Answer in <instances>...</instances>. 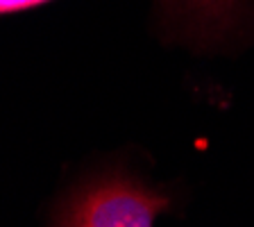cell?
<instances>
[{
	"mask_svg": "<svg viewBox=\"0 0 254 227\" xmlns=\"http://www.w3.org/2000/svg\"><path fill=\"white\" fill-rule=\"evenodd\" d=\"M170 205L168 196L125 173L84 182L57 207L50 227H152Z\"/></svg>",
	"mask_w": 254,
	"mask_h": 227,
	"instance_id": "1",
	"label": "cell"
}]
</instances>
